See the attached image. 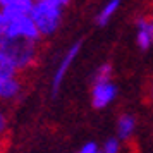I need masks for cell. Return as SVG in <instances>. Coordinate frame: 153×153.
Here are the masks:
<instances>
[{
  "instance_id": "6da1fadb",
  "label": "cell",
  "mask_w": 153,
  "mask_h": 153,
  "mask_svg": "<svg viewBox=\"0 0 153 153\" xmlns=\"http://www.w3.org/2000/svg\"><path fill=\"white\" fill-rule=\"evenodd\" d=\"M40 43L42 42L0 36V50L10 57V60L14 62L16 69L19 71V74L33 69L36 64H38L40 52H42Z\"/></svg>"
},
{
  "instance_id": "7a4b0ae2",
  "label": "cell",
  "mask_w": 153,
  "mask_h": 153,
  "mask_svg": "<svg viewBox=\"0 0 153 153\" xmlns=\"http://www.w3.org/2000/svg\"><path fill=\"white\" fill-rule=\"evenodd\" d=\"M62 9L64 7H60V5L50 4V2H45V0H35L29 16L35 21L36 28H38V31L43 38H50L59 31L64 17Z\"/></svg>"
},
{
  "instance_id": "3957f363",
  "label": "cell",
  "mask_w": 153,
  "mask_h": 153,
  "mask_svg": "<svg viewBox=\"0 0 153 153\" xmlns=\"http://www.w3.org/2000/svg\"><path fill=\"white\" fill-rule=\"evenodd\" d=\"M2 36L7 38H22V40H33V42H42L43 36L40 35V31L36 28L35 21L31 19V16H19L9 21V26L5 29V33Z\"/></svg>"
},
{
  "instance_id": "277c9868",
  "label": "cell",
  "mask_w": 153,
  "mask_h": 153,
  "mask_svg": "<svg viewBox=\"0 0 153 153\" xmlns=\"http://www.w3.org/2000/svg\"><path fill=\"white\" fill-rule=\"evenodd\" d=\"M117 86L112 83V79L107 81H93L91 84V105L93 108L102 110L117 98Z\"/></svg>"
},
{
  "instance_id": "5b68a950",
  "label": "cell",
  "mask_w": 153,
  "mask_h": 153,
  "mask_svg": "<svg viewBox=\"0 0 153 153\" xmlns=\"http://www.w3.org/2000/svg\"><path fill=\"white\" fill-rule=\"evenodd\" d=\"M81 47H83V40H77L74 45H71L69 48H67V52H65L64 57L60 59V64H59V67L55 69L53 77H52V97H57V95H59L60 86H62V83H64V77L67 74L69 67L72 65V62L76 60L77 53L81 52Z\"/></svg>"
},
{
  "instance_id": "8992f818",
  "label": "cell",
  "mask_w": 153,
  "mask_h": 153,
  "mask_svg": "<svg viewBox=\"0 0 153 153\" xmlns=\"http://www.w3.org/2000/svg\"><path fill=\"white\" fill-rule=\"evenodd\" d=\"M24 90V83H22L21 74L14 77H5L0 79V102H12L22 95Z\"/></svg>"
},
{
  "instance_id": "52a82bcc",
  "label": "cell",
  "mask_w": 153,
  "mask_h": 153,
  "mask_svg": "<svg viewBox=\"0 0 153 153\" xmlns=\"http://www.w3.org/2000/svg\"><path fill=\"white\" fill-rule=\"evenodd\" d=\"M136 131V119L131 114H122L117 119V138L120 141H129Z\"/></svg>"
},
{
  "instance_id": "ba28073f",
  "label": "cell",
  "mask_w": 153,
  "mask_h": 153,
  "mask_svg": "<svg viewBox=\"0 0 153 153\" xmlns=\"http://www.w3.org/2000/svg\"><path fill=\"white\" fill-rule=\"evenodd\" d=\"M148 19L150 17H146V16H139L138 19H136V29H138V33H136V43H138V47L141 50H148L150 47L153 45L152 42V36L148 33Z\"/></svg>"
},
{
  "instance_id": "9c48e42d",
  "label": "cell",
  "mask_w": 153,
  "mask_h": 153,
  "mask_svg": "<svg viewBox=\"0 0 153 153\" xmlns=\"http://www.w3.org/2000/svg\"><path fill=\"white\" fill-rule=\"evenodd\" d=\"M120 2H122V0H108L103 7L98 10L97 17H95V22H97L98 28H103V26L108 24V21L114 17V14H115L119 10V7H120Z\"/></svg>"
},
{
  "instance_id": "30bf717a",
  "label": "cell",
  "mask_w": 153,
  "mask_h": 153,
  "mask_svg": "<svg viewBox=\"0 0 153 153\" xmlns=\"http://www.w3.org/2000/svg\"><path fill=\"white\" fill-rule=\"evenodd\" d=\"M14 76H19V71L16 69V65L10 60V57L0 50V79L14 77Z\"/></svg>"
},
{
  "instance_id": "8fae6325",
  "label": "cell",
  "mask_w": 153,
  "mask_h": 153,
  "mask_svg": "<svg viewBox=\"0 0 153 153\" xmlns=\"http://www.w3.org/2000/svg\"><path fill=\"white\" fill-rule=\"evenodd\" d=\"M112 74H114V69H112L110 64H102L95 74H93V81H107V79H112Z\"/></svg>"
},
{
  "instance_id": "7c38bea8",
  "label": "cell",
  "mask_w": 153,
  "mask_h": 153,
  "mask_svg": "<svg viewBox=\"0 0 153 153\" xmlns=\"http://www.w3.org/2000/svg\"><path fill=\"white\" fill-rule=\"evenodd\" d=\"M100 153H120V139L117 136L115 138H108L102 145Z\"/></svg>"
},
{
  "instance_id": "4fadbf2b",
  "label": "cell",
  "mask_w": 153,
  "mask_h": 153,
  "mask_svg": "<svg viewBox=\"0 0 153 153\" xmlns=\"http://www.w3.org/2000/svg\"><path fill=\"white\" fill-rule=\"evenodd\" d=\"M7 131H9V115L0 105V136H5Z\"/></svg>"
},
{
  "instance_id": "5bb4252c",
  "label": "cell",
  "mask_w": 153,
  "mask_h": 153,
  "mask_svg": "<svg viewBox=\"0 0 153 153\" xmlns=\"http://www.w3.org/2000/svg\"><path fill=\"white\" fill-rule=\"evenodd\" d=\"M76 153H100V146L95 141H88L84 143L79 150H76Z\"/></svg>"
},
{
  "instance_id": "9a60e30c",
  "label": "cell",
  "mask_w": 153,
  "mask_h": 153,
  "mask_svg": "<svg viewBox=\"0 0 153 153\" xmlns=\"http://www.w3.org/2000/svg\"><path fill=\"white\" fill-rule=\"evenodd\" d=\"M45 2L55 4V5H60V7H65V5H69L71 4V0H45Z\"/></svg>"
},
{
  "instance_id": "2e32d148",
  "label": "cell",
  "mask_w": 153,
  "mask_h": 153,
  "mask_svg": "<svg viewBox=\"0 0 153 153\" xmlns=\"http://www.w3.org/2000/svg\"><path fill=\"white\" fill-rule=\"evenodd\" d=\"M146 28H148V33H150V36H152V42H153V19H152V17L148 19V26H146Z\"/></svg>"
},
{
  "instance_id": "e0dca14e",
  "label": "cell",
  "mask_w": 153,
  "mask_h": 153,
  "mask_svg": "<svg viewBox=\"0 0 153 153\" xmlns=\"http://www.w3.org/2000/svg\"><path fill=\"white\" fill-rule=\"evenodd\" d=\"M0 153H5V136H0Z\"/></svg>"
},
{
  "instance_id": "ac0fdd59",
  "label": "cell",
  "mask_w": 153,
  "mask_h": 153,
  "mask_svg": "<svg viewBox=\"0 0 153 153\" xmlns=\"http://www.w3.org/2000/svg\"><path fill=\"white\" fill-rule=\"evenodd\" d=\"M148 97H150V100H152V103H153V81L150 84V90H148Z\"/></svg>"
}]
</instances>
